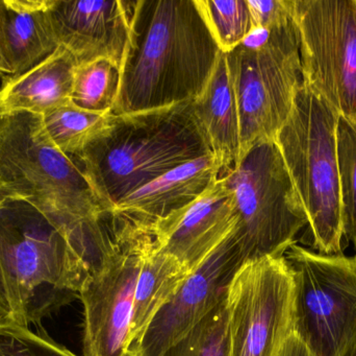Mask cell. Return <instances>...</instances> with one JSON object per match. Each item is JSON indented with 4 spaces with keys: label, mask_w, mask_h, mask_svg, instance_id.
Listing matches in <instances>:
<instances>
[{
    "label": "cell",
    "mask_w": 356,
    "mask_h": 356,
    "mask_svg": "<svg viewBox=\"0 0 356 356\" xmlns=\"http://www.w3.org/2000/svg\"><path fill=\"white\" fill-rule=\"evenodd\" d=\"M221 50L196 0L133 1L114 115L192 102Z\"/></svg>",
    "instance_id": "1"
},
{
    "label": "cell",
    "mask_w": 356,
    "mask_h": 356,
    "mask_svg": "<svg viewBox=\"0 0 356 356\" xmlns=\"http://www.w3.org/2000/svg\"><path fill=\"white\" fill-rule=\"evenodd\" d=\"M192 102L114 115L71 156L106 211L167 171L211 155Z\"/></svg>",
    "instance_id": "2"
},
{
    "label": "cell",
    "mask_w": 356,
    "mask_h": 356,
    "mask_svg": "<svg viewBox=\"0 0 356 356\" xmlns=\"http://www.w3.org/2000/svg\"><path fill=\"white\" fill-rule=\"evenodd\" d=\"M89 273L49 217L24 201L0 196V318L39 325L79 299Z\"/></svg>",
    "instance_id": "3"
},
{
    "label": "cell",
    "mask_w": 356,
    "mask_h": 356,
    "mask_svg": "<svg viewBox=\"0 0 356 356\" xmlns=\"http://www.w3.org/2000/svg\"><path fill=\"white\" fill-rule=\"evenodd\" d=\"M0 196L33 205L77 251L89 226L106 212L79 165L56 148L41 115L33 113L0 118Z\"/></svg>",
    "instance_id": "4"
},
{
    "label": "cell",
    "mask_w": 356,
    "mask_h": 356,
    "mask_svg": "<svg viewBox=\"0 0 356 356\" xmlns=\"http://www.w3.org/2000/svg\"><path fill=\"white\" fill-rule=\"evenodd\" d=\"M339 119L340 114L302 83L275 137L309 221L300 242L327 255L342 254L347 244L337 150Z\"/></svg>",
    "instance_id": "5"
},
{
    "label": "cell",
    "mask_w": 356,
    "mask_h": 356,
    "mask_svg": "<svg viewBox=\"0 0 356 356\" xmlns=\"http://www.w3.org/2000/svg\"><path fill=\"white\" fill-rule=\"evenodd\" d=\"M226 60L240 119V163L257 142L275 140L303 83L294 21L251 29Z\"/></svg>",
    "instance_id": "6"
},
{
    "label": "cell",
    "mask_w": 356,
    "mask_h": 356,
    "mask_svg": "<svg viewBox=\"0 0 356 356\" xmlns=\"http://www.w3.org/2000/svg\"><path fill=\"white\" fill-rule=\"evenodd\" d=\"M220 178L234 192L245 261L284 256L309 221L275 140L257 142Z\"/></svg>",
    "instance_id": "7"
},
{
    "label": "cell",
    "mask_w": 356,
    "mask_h": 356,
    "mask_svg": "<svg viewBox=\"0 0 356 356\" xmlns=\"http://www.w3.org/2000/svg\"><path fill=\"white\" fill-rule=\"evenodd\" d=\"M152 245V226L111 211L108 247L79 291L83 356H127L138 278Z\"/></svg>",
    "instance_id": "8"
},
{
    "label": "cell",
    "mask_w": 356,
    "mask_h": 356,
    "mask_svg": "<svg viewBox=\"0 0 356 356\" xmlns=\"http://www.w3.org/2000/svg\"><path fill=\"white\" fill-rule=\"evenodd\" d=\"M284 259L294 281L293 332L316 356H347L356 344V255L297 242Z\"/></svg>",
    "instance_id": "9"
},
{
    "label": "cell",
    "mask_w": 356,
    "mask_h": 356,
    "mask_svg": "<svg viewBox=\"0 0 356 356\" xmlns=\"http://www.w3.org/2000/svg\"><path fill=\"white\" fill-rule=\"evenodd\" d=\"M303 83L356 123V0H291Z\"/></svg>",
    "instance_id": "10"
},
{
    "label": "cell",
    "mask_w": 356,
    "mask_h": 356,
    "mask_svg": "<svg viewBox=\"0 0 356 356\" xmlns=\"http://www.w3.org/2000/svg\"><path fill=\"white\" fill-rule=\"evenodd\" d=\"M229 356H277L293 332L294 281L284 256L247 261L226 294Z\"/></svg>",
    "instance_id": "11"
},
{
    "label": "cell",
    "mask_w": 356,
    "mask_h": 356,
    "mask_svg": "<svg viewBox=\"0 0 356 356\" xmlns=\"http://www.w3.org/2000/svg\"><path fill=\"white\" fill-rule=\"evenodd\" d=\"M244 263V255L232 232L186 278L139 340L131 344L127 356H164L223 302L234 274Z\"/></svg>",
    "instance_id": "12"
},
{
    "label": "cell",
    "mask_w": 356,
    "mask_h": 356,
    "mask_svg": "<svg viewBox=\"0 0 356 356\" xmlns=\"http://www.w3.org/2000/svg\"><path fill=\"white\" fill-rule=\"evenodd\" d=\"M234 192L223 178L188 206L152 226L154 248L196 271L238 225Z\"/></svg>",
    "instance_id": "13"
},
{
    "label": "cell",
    "mask_w": 356,
    "mask_h": 356,
    "mask_svg": "<svg viewBox=\"0 0 356 356\" xmlns=\"http://www.w3.org/2000/svg\"><path fill=\"white\" fill-rule=\"evenodd\" d=\"M133 1L50 0L49 13L58 46L77 65L108 59L121 68L129 38Z\"/></svg>",
    "instance_id": "14"
},
{
    "label": "cell",
    "mask_w": 356,
    "mask_h": 356,
    "mask_svg": "<svg viewBox=\"0 0 356 356\" xmlns=\"http://www.w3.org/2000/svg\"><path fill=\"white\" fill-rule=\"evenodd\" d=\"M213 154L167 171L147 185L119 201L112 211L152 226L199 198L220 177Z\"/></svg>",
    "instance_id": "15"
},
{
    "label": "cell",
    "mask_w": 356,
    "mask_h": 356,
    "mask_svg": "<svg viewBox=\"0 0 356 356\" xmlns=\"http://www.w3.org/2000/svg\"><path fill=\"white\" fill-rule=\"evenodd\" d=\"M77 62L58 46L51 54L20 75L2 79L0 118L18 113H46L71 102Z\"/></svg>",
    "instance_id": "16"
},
{
    "label": "cell",
    "mask_w": 356,
    "mask_h": 356,
    "mask_svg": "<svg viewBox=\"0 0 356 356\" xmlns=\"http://www.w3.org/2000/svg\"><path fill=\"white\" fill-rule=\"evenodd\" d=\"M50 0H0V42L10 75H20L58 47Z\"/></svg>",
    "instance_id": "17"
},
{
    "label": "cell",
    "mask_w": 356,
    "mask_h": 356,
    "mask_svg": "<svg viewBox=\"0 0 356 356\" xmlns=\"http://www.w3.org/2000/svg\"><path fill=\"white\" fill-rule=\"evenodd\" d=\"M192 107L221 167V177L238 164L241 150L240 119L225 52L220 54L211 79L200 95L192 100Z\"/></svg>",
    "instance_id": "18"
},
{
    "label": "cell",
    "mask_w": 356,
    "mask_h": 356,
    "mask_svg": "<svg viewBox=\"0 0 356 356\" xmlns=\"http://www.w3.org/2000/svg\"><path fill=\"white\" fill-rule=\"evenodd\" d=\"M190 274L177 259L156 250L152 245L138 278L129 334L131 346L139 340L154 316L177 293Z\"/></svg>",
    "instance_id": "19"
},
{
    "label": "cell",
    "mask_w": 356,
    "mask_h": 356,
    "mask_svg": "<svg viewBox=\"0 0 356 356\" xmlns=\"http://www.w3.org/2000/svg\"><path fill=\"white\" fill-rule=\"evenodd\" d=\"M111 116L112 112H90L70 102L46 113L42 119L56 148L71 157L108 125Z\"/></svg>",
    "instance_id": "20"
},
{
    "label": "cell",
    "mask_w": 356,
    "mask_h": 356,
    "mask_svg": "<svg viewBox=\"0 0 356 356\" xmlns=\"http://www.w3.org/2000/svg\"><path fill=\"white\" fill-rule=\"evenodd\" d=\"M120 85V67L108 59L81 63L75 68L71 102L90 112H112Z\"/></svg>",
    "instance_id": "21"
},
{
    "label": "cell",
    "mask_w": 356,
    "mask_h": 356,
    "mask_svg": "<svg viewBox=\"0 0 356 356\" xmlns=\"http://www.w3.org/2000/svg\"><path fill=\"white\" fill-rule=\"evenodd\" d=\"M222 52H232L251 31L247 0H196Z\"/></svg>",
    "instance_id": "22"
},
{
    "label": "cell",
    "mask_w": 356,
    "mask_h": 356,
    "mask_svg": "<svg viewBox=\"0 0 356 356\" xmlns=\"http://www.w3.org/2000/svg\"><path fill=\"white\" fill-rule=\"evenodd\" d=\"M345 240L356 249V123L340 116L337 130Z\"/></svg>",
    "instance_id": "23"
},
{
    "label": "cell",
    "mask_w": 356,
    "mask_h": 356,
    "mask_svg": "<svg viewBox=\"0 0 356 356\" xmlns=\"http://www.w3.org/2000/svg\"><path fill=\"white\" fill-rule=\"evenodd\" d=\"M164 356H229L226 298Z\"/></svg>",
    "instance_id": "24"
},
{
    "label": "cell",
    "mask_w": 356,
    "mask_h": 356,
    "mask_svg": "<svg viewBox=\"0 0 356 356\" xmlns=\"http://www.w3.org/2000/svg\"><path fill=\"white\" fill-rule=\"evenodd\" d=\"M26 326L0 318V356H77L50 338L41 324Z\"/></svg>",
    "instance_id": "25"
},
{
    "label": "cell",
    "mask_w": 356,
    "mask_h": 356,
    "mask_svg": "<svg viewBox=\"0 0 356 356\" xmlns=\"http://www.w3.org/2000/svg\"><path fill=\"white\" fill-rule=\"evenodd\" d=\"M251 29H275L293 20L291 0H247Z\"/></svg>",
    "instance_id": "26"
},
{
    "label": "cell",
    "mask_w": 356,
    "mask_h": 356,
    "mask_svg": "<svg viewBox=\"0 0 356 356\" xmlns=\"http://www.w3.org/2000/svg\"><path fill=\"white\" fill-rule=\"evenodd\" d=\"M277 356H316L307 348V345L294 334L289 336L284 344L282 345Z\"/></svg>",
    "instance_id": "27"
},
{
    "label": "cell",
    "mask_w": 356,
    "mask_h": 356,
    "mask_svg": "<svg viewBox=\"0 0 356 356\" xmlns=\"http://www.w3.org/2000/svg\"><path fill=\"white\" fill-rule=\"evenodd\" d=\"M6 77H10V70H8V64H6V60H4L1 42H0V77L3 79Z\"/></svg>",
    "instance_id": "28"
},
{
    "label": "cell",
    "mask_w": 356,
    "mask_h": 356,
    "mask_svg": "<svg viewBox=\"0 0 356 356\" xmlns=\"http://www.w3.org/2000/svg\"><path fill=\"white\" fill-rule=\"evenodd\" d=\"M347 356H356V344L355 345V347L351 349L350 353H349Z\"/></svg>",
    "instance_id": "29"
}]
</instances>
